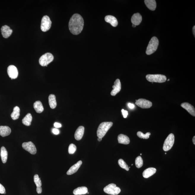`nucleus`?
I'll return each mask as SVG.
<instances>
[{
    "mask_svg": "<svg viewBox=\"0 0 195 195\" xmlns=\"http://www.w3.org/2000/svg\"><path fill=\"white\" fill-rule=\"evenodd\" d=\"M84 26V19L80 15L77 14L72 16L68 25L70 31L74 35H77L81 32Z\"/></svg>",
    "mask_w": 195,
    "mask_h": 195,
    "instance_id": "nucleus-1",
    "label": "nucleus"
},
{
    "mask_svg": "<svg viewBox=\"0 0 195 195\" xmlns=\"http://www.w3.org/2000/svg\"><path fill=\"white\" fill-rule=\"evenodd\" d=\"M147 7L151 11H154L156 9V4L155 0H145L144 1Z\"/></svg>",
    "mask_w": 195,
    "mask_h": 195,
    "instance_id": "nucleus-22",
    "label": "nucleus"
},
{
    "mask_svg": "<svg viewBox=\"0 0 195 195\" xmlns=\"http://www.w3.org/2000/svg\"><path fill=\"white\" fill-rule=\"evenodd\" d=\"M165 154L166 155L167 154V153H165Z\"/></svg>",
    "mask_w": 195,
    "mask_h": 195,
    "instance_id": "nucleus-45",
    "label": "nucleus"
},
{
    "mask_svg": "<svg viewBox=\"0 0 195 195\" xmlns=\"http://www.w3.org/2000/svg\"><path fill=\"white\" fill-rule=\"evenodd\" d=\"M1 31L3 37L7 38L10 36L12 33V30L7 26H3L1 28Z\"/></svg>",
    "mask_w": 195,
    "mask_h": 195,
    "instance_id": "nucleus-13",
    "label": "nucleus"
},
{
    "mask_svg": "<svg viewBox=\"0 0 195 195\" xmlns=\"http://www.w3.org/2000/svg\"><path fill=\"white\" fill-rule=\"evenodd\" d=\"M132 26V27H133V28H135L136 26H135V25H134V24H133Z\"/></svg>",
    "mask_w": 195,
    "mask_h": 195,
    "instance_id": "nucleus-43",
    "label": "nucleus"
},
{
    "mask_svg": "<svg viewBox=\"0 0 195 195\" xmlns=\"http://www.w3.org/2000/svg\"><path fill=\"white\" fill-rule=\"evenodd\" d=\"M105 20L107 23H109L113 27H115L118 25V21L116 18L111 15H107L105 17Z\"/></svg>",
    "mask_w": 195,
    "mask_h": 195,
    "instance_id": "nucleus-18",
    "label": "nucleus"
},
{
    "mask_svg": "<svg viewBox=\"0 0 195 195\" xmlns=\"http://www.w3.org/2000/svg\"><path fill=\"white\" fill-rule=\"evenodd\" d=\"M121 112H122V114L124 118H126L127 117L128 115V112L127 111L125 110L124 109H122V110H121Z\"/></svg>",
    "mask_w": 195,
    "mask_h": 195,
    "instance_id": "nucleus-35",
    "label": "nucleus"
},
{
    "mask_svg": "<svg viewBox=\"0 0 195 195\" xmlns=\"http://www.w3.org/2000/svg\"><path fill=\"white\" fill-rule=\"evenodd\" d=\"M118 142L119 144L128 145L129 144L130 139L127 136L123 134H120L118 136Z\"/></svg>",
    "mask_w": 195,
    "mask_h": 195,
    "instance_id": "nucleus-21",
    "label": "nucleus"
},
{
    "mask_svg": "<svg viewBox=\"0 0 195 195\" xmlns=\"http://www.w3.org/2000/svg\"><path fill=\"white\" fill-rule=\"evenodd\" d=\"M20 109L19 107H15L11 115L12 119L14 120H16L19 119L20 115Z\"/></svg>",
    "mask_w": 195,
    "mask_h": 195,
    "instance_id": "nucleus-28",
    "label": "nucleus"
},
{
    "mask_svg": "<svg viewBox=\"0 0 195 195\" xmlns=\"http://www.w3.org/2000/svg\"><path fill=\"white\" fill-rule=\"evenodd\" d=\"M32 120V116L30 113H28L22 120V123L25 126H31Z\"/></svg>",
    "mask_w": 195,
    "mask_h": 195,
    "instance_id": "nucleus-27",
    "label": "nucleus"
},
{
    "mask_svg": "<svg viewBox=\"0 0 195 195\" xmlns=\"http://www.w3.org/2000/svg\"><path fill=\"white\" fill-rule=\"evenodd\" d=\"M49 102L50 107L52 109H54L57 105L56 96L54 94H50L49 97Z\"/></svg>",
    "mask_w": 195,
    "mask_h": 195,
    "instance_id": "nucleus-25",
    "label": "nucleus"
},
{
    "mask_svg": "<svg viewBox=\"0 0 195 195\" xmlns=\"http://www.w3.org/2000/svg\"><path fill=\"white\" fill-rule=\"evenodd\" d=\"M82 164V161H78L76 164L73 165L69 168V169L67 172L66 174L68 175L74 174V173H76Z\"/></svg>",
    "mask_w": 195,
    "mask_h": 195,
    "instance_id": "nucleus-15",
    "label": "nucleus"
},
{
    "mask_svg": "<svg viewBox=\"0 0 195 195\" xmlns=\"http://www.w3.org/2000/svg\"><path fill=\"white\" fill-rule=\"evenodd\" d=\"M52 22L50 18L47 16H43L42 19L41 28L43 32L49 31L51 26Z\"/></svg>",
    "mask_w": 195,
    "mask_h": 195,
    "instance_id": "nucleus-8",
    "label": "nucleus"
},
{
    "mask_svg": "<svg viewBox=\"0 0 195 195\" xmlns=\"http://www.w3.org/2000/svg\"><path fill=\"white\" fill-rule=\"evenodd\" d=\"M104 192L108 194L117 195L121 192V189L114 184H110L106 186L103 189Z\"/></svg>",
    "mask_w": 195,
    "mask_h": 195,
    "instance_id": "nucleus-5",
    "label": "nucleus"
},
{
    "mask_svg": "<svg viewBox=\"0 0 195 195\" xmlns=\"http://www.w3.org/2000/svg\"><path fill=\"white\" fill-rule=\"evenodd\" d=\"M136 166L137 168H140L143 166V161L141 156L136 158L135 160Z\"/></svg>",
    "mask_w": 195,
    "mask_h": 195,
    "instance_id": "nucleus-30",
    "label": "nucleus"
},
{
    "mask_svg": "<svg viewBox=\"0 0 195 195\" xmlns=\"http://www.w3.org/2000/svg\"><path fill=\"white\" fill-rule=\"evenodd\" d=\"M195 136H194V137H193V144L195 145Z\"/></svg>",
    "mask_w": 195,
    "mask_h": 195,
    "instance_id": "nucleus-41",
    "label": "nucleus"
},
{
    "mask_svg": "<svg viewBox=\"0 0 195 195\" xmlns=\"http://www.w3.org/2000/svg\"><path fill=\"white\" fill-rule=\"evenodd\" d=\"M36 191L38 194H41L42 192V188L41 187H37Z\"/></svg>",
    "mask_w": 195,
    "mask_h": 195,
    "instance_id": "nucleus-37",
    "label": "nucleus"
},
{
    "mask_svg": "<svg viewBox=\"0 0 195 195\" xmlns=\"http://www.w3.org/2000/svg\"><path fill=\"white\" fill-rule=\"evenodd\" d=\"M88 192V188L85 186L78 187L73 191V194L75 195L85 194Z\"/></svg>",
    "mask_w": 195,
    "mask_h": 195,
    "instance_id": "nucleus-23",
    "label": "nucleus"
},
{
    "mask_svg": "<svg viewBox=\"0 0 195 195\" xmlns=\"http://www.w3.org/2000/svg\"><path fill=\"white\" fill-rule=\"evenodd\" d=\"M54 57L50 53H46L42 56L39 58V64L42 66H47V65L51 63L54 60Z\"/></svg>",
    "mask_w": 195,
    "mask_h": 195,
    "instance_id": "nucleus-6",
    "label": "nucleus"
},
{
    "mask_svg": "<svg viewBox=\"0 0 195 195\" xmlns=\"http://www.w3.org/2000/svg\"><path fill=\"white\" fill-rule=\"evenodd\" d=\"M151 135L150 133L148 132L145 134H144L141 131H138L137 133V135L140 138H143V139H148L149 138V136Z\"/></svg>",
    "mask_w": 195,
    "mask_h": 195,
    "instance_id": "nucleus-32",
    "label": "nucleus"
},
{
    "mask_svg": "<svg viewBox=\"0 0 195 195\" xmlns=\"http://www.w3.org/2000/svg\"><path fill=\"white\" fill-rule=\"evenodd\" d=\"M128 106L131 109H133L134 107V105L132 103H129L128 104Z\"/></svg>",
    "mask_w": 195,
    "mask_h": 195,
    "instance_id": "nucleus-39",
    "label": "nucleus"
},
{
    "mask_svg": "<svg viewBox=\"0 0 195 195\" xmlns=\"http://www.w3.org/2000/svg\"><path fill=\"white\" fill-rule=\"evenodd\" d=\"M7 73L9 77L12 80L16 79L18 76L17 68L14 65H10L7 68Z\"/></svg>",
    "mask_w": 195,
    "mask_h": 195,
    "instance_id": "nucleus-11",
    "label": "nucleus"
},
{
    "mask_svg": "<svg viewBox=\"0 0 195 195\" xmlns=\"http://www.w3.org/2000/svg\"><path fill=\"white\" fill-rule=\"evenodd\" d=\"M35 110L37 112L41 113L44 110V108L41 101H37L33 104Z\"/></svg>",
    "mask_w": 195,
    "mask_h": 195,
    "instance_id": "nucleus-24",
    "label": "nucleus"
},
{
    "mask_svg": "<svg viewBox=\"0 0 195 195\" xmlns=\"http://www.w3.org/2000/svg\"><path fill=\"white\" fill-rule=\"evenodd\" d=\"M52 131L53 133L56 135H58L59 134V130L56 129V128H54V129H53Z\"/></svg>",
    "mask_w": 195,
    "mask_h": 195,
    "instance_id": "nucleus-36",
    "label": "nucleus"
},
{
    "mask_svg": "<svg viewBox=\"0 0 195 195\" xmlns=\"http://www.w3.org/2000/svg\"><path fill=\"white\" fill-rule=\"evenodd\" d=\"M34 180L37 187H41L42 182L41 178L39 177V176L37 174H36L34 176Z\"/></svg>",
    "mask_w": 195,
    "mask_h": 195,
    "instance_id": "nucleus-31",
    "label": "nucleus"
},
{
    "mask_svg": "<svg viewBox=\"0 0 195 195\" xmlns=\"http://www.w3.org/2000/svg\"><path fill=\"white\" fill-rule=\"evenodd\" d=\"M169 81V79H168V81Z\"/></svg>",
    "mask_w": 195,
    "mask_h": 195,
    "instance_id": "nucleus-44",
    "label": "nucleus"
},
{
    "mask_svg": "<svg viewBox=\"0 0 195 195\" xmlns=\"http://www.w3.org/2000/svg\"><path fill=\"white\" fill-rule=\"evenodd\" d=\"M113 123L104 122L99 125L97 131V136L98 138H102L105 135L110 128L112 126Z\"/></svg>",
    "mask_w": 195,
    "mask_h": 195,
    "instance_id": "nucleus-2",
    "label": "nucleus"
},
{
    "mask_svg": "<svg viewBox=\"0 0 195 195\" xmlns=\"http://www.w3.org/2000/svg\"><path fill=\"white\" fill-rule=\"evenodd\" d=\"M113 90L111 93V96H116L117 94L119 93L121 89V84L119 79L116 80L114 82V84L112 86Z\"/></svg>",
    "mask_w": 195,
    "mask_h": 195,
    "instance_id": "nucleus-12",
    "label": "nucleus"
},
{
    "mask_svg": "<svg viewBox=\"0 0 195 195\" xmlns=\"http://www.w3.org/2000/svg\"><path fill=\"white\" fill-rule=\"evenodd\" d=\"M77 148L75 145L71 144L69 145L68 148V153L69 154H73L75 152Z\"/></svg>",
    "mask_w": 195,
    "mask_h": 195,
    "instance_id": "nucleus-33",
    "label": "nucleus"
},
{
    "mask_svg": "<svg viewBox=\"0 0 195 195\" xmlns=\"http://www.w3.org/2000/svg\"><path fill=\"white\" fill-rule=\"evenodd\" d=\"M102 138H98V140L99 142L102 141Z\"/></svg>",
    "mask_w": 195,
    "mask_h": 195,
    "instance_id": "nucleus-42",
    "label": "nucleus"
},
{
    "mask_svg": "<svg viewBox=\"0 0 195 195\" xmlns=\"http://www.w3.org/2000/svg\"><path fill=\"white\" fill-rule=\"evenodd\" d=\"M1 161L3 163H5L7 161L8 152L4 147H2L1 149Z\"/></svg>",
    "mask_w": 195,
    "mask_h": 195,
    "instance_id": "nucleus-26",
    "label": "nucleus"
},
{
    "mask_svg": "<svg viewBox=\"0 0 195 195\" xmlns=\"http://www.w3.org/2000/svg\"><path fill=\"white\" fill-rule=\"evenodd\" d=\"M85 128L83 126H80L77 129L74 134V137L77 140L79 141L82 139L84 135Z\"/></svg>",
    "mask_w": 195,
    "mask_h": 195,
    "instance_id": "nucleus-17",
    "label": "nucleus"
},
{
    "mask_svg": "<svg viewBox=\"0 0 195 195\" xmlns=\"http://www.w3.org/2000/svg\"><path fill=\"white\" fill-rule=\"evenodd\" d=\"M156 169L154 168H147L143 173V176L145 178H148L153 175L156 173Z\"/></svg>",
    "mask_w": 195,
    "mask_h": 195,
    "instance_id": "nucleus-20",
    "label": "nucleus"
},
{
    "mask_svg": "<svg viewBox=\"0 0 195 195\" xmlns=\"http://www.w3.org/2000/svg\"><path fill=\"white\" fill-rule=\"evenodd\" d=\"M195 26H193V35H194V37L195 35Z\"/></svg>",
    "mask_w": 195,
    "mask_h": 195,
    "instance_id": "nucleus-40",
    "label": "nucleus"
},
{
    "mask_svg": "<svg viewBox=\"0 0 195 195\" xmlns=\"http://www.w3.org/2000/svg\"><path fill=\"white\" fill-rule=\"evenodd\" d=\"M22 147L26 151L29 152L31 154H35L37 149L35 145L31 141L24 142L22 144Z\"/></svg>",
    "mask_w": 195,
    "mask_h": 195,
    "instance_id": "nucleus-9",
    "label": "nucleus"
},
{
    "mask_svg": "<svg viewBox=\"0 0 195 195\" xmlns=\"http://www.w3.org/2000/svg\"><path fill=\"white\" fill-rule=\"evenodd\" d=\"M136 104L142 108H149L151 107L152 103L151 102L144 99H139L137 100Z\"/></svg>",
    "mask_w": 195,
    "mask_h": 195,
    "instance_id": "nucleus-10",
    "label": "nucleus"
},
{
    "mask_svg": "<svg viewBox=\"0 0 195 195\" xmlns=\"http://www.w3.org/2000/svg\"><path fill=\"white\" fill-rule=\"evenodd\" d=\"M159 43V40L157 37H154L152 38L147 48L146 54L150 55L156 52Z\"/></svg>",
    "mask_w": 195,
    "mask_h": 195,
    "instance_id": "nucleus-3",
    "label": "nucleus"
},
{
    "mask_svg": "<svg viewBox=\"0 0 195 195\" xmlns=\"http://www.w3.org/2000/svg\"><path fill=\"white\" fill-rule=\"evenodd\" d=\"M11 132V128L7 126H0V135L5 137L9 135Z\"/></svg>",
    "mask_w": 195,
    "mask_h": 195,
    "instance_id": "nucleus-19",
    "label": "nucleus"
},
{
    "mask_svg": "<svg viewBox=\"0 0 195 195\" xmlns=\"http://www.w3.org/2000/svg\"><path fill=\"white\" fill-rule=\"evenodd\" d=\"M148 81L152 83H163L166 82L167 77L164 75L160 74H148L146 76Z\"/></svg>",
    "mask_w": 195,
    "mask_h": 195,
    "instance_id": "nucleus-4",
    "label": "nucleus"
},
{
    "mask_svg": "<svg viewBox=\"0 0 195 195\" xmlns=\"http://www.w3.org/2000/svg\"><path fill=\"white\" fill-rule=\"evenodd\" d=\"M54 126L56 128H59L61 127V125L59 123H55L54 124Z\"/></svg>",
    "mask_w": 195,
    "mask_h": 195,
    "instance_id": "nucleus-38",
    "label": "nucleus"
},
{
    "mask_svg": "<svg viewBox=\"0 0 195 195\" xmlns=\"http://www.w3.org/2000/svg\"><path fill=\"white\" fill-rule=\"evenodd\" d=\"M142 21V17L139 13H136L133 15L131 18V22L133 24L138 26Z\"/></svg>",
    "mask_w": 195,
    "mask_h": 195,
    "instance_id": "nucleus-16",
    "label": "nucleus"
},
{
    "mask_svg": "<svg viewBox=\"0 0 195 195\" xmlns=\"http://www.w3.org/2000/svg\"><path fill=\"white\" fill-rule=\"evenodd\" d=\"M118 164L121 168L126 169V171H128L129 170V167L126 163L125 162L124 160L122 159H120L118 161Z\"/></svg>",
    "mask_w": 195,
    "mask_h": 195,
    "instance_id": "nucleus-29",
    "label": "nucleus"
},
{
    "mask_svg": "<svg viewBox=\"0 0 195 195\" xmlns=\"http://www.w3.org/2000/svg\"><path fill=\"white\" fill-rule=\"evenodd\" d=\"M140 155H141H141H142V154H140Z\"/></svg>",
    "mask_w": 195,
    "mask_h": 195,
    "instance_id": "nucleus-46",
    "label": "nucleus"
},
{
    "mask_svg": "<svg viewBox=\"0 0 195 195\" xmlns=\"http://www.w3.org/2000/svg\"><path fill=\"white\" fill-rule=\"evenodd\" d=\"M181 106L182 107L186 109L191 115L193 116H195V108L191 104L185 102L182 103Z\"/></svg>",
    "mask_w": 195,
    "mask_h": 195,
    "instance_id": "nucleus-14",
    "label": "nucleus"
},
{
    "mask_svg": "<svg viewBox=\"0 0 195 195\" xmlns=\"http://www.w3.org/2000/svg\"><path fill=\"white\" fill-rule=\"evenodd\" d=\"M6 193V189L4 187V186L3 185H1V184H0V194H5Z\"/></svg>",
    "mask_w": 195,
    "mask_h": 195,
    "instance_id": "nucleus-34",
    "label": "nucleus"
},
{
    "mask_svg": "<svg viewBox=\"0 0 195 195\" xmlns=\"http://www.w3.org/2000/svg\"><path fill=\"white\" fill-rule=\"evenodd\" d=\"M175 136L172 133H171L166 138L164 141L163 146V150L167 151L172 148L174 144Z\"/></svg>",
    "mask_w": 195,
    "mask_h": 195,
    "instance_id": "nucleus-7",
    "label": "nucleus"
}]
</instances>
